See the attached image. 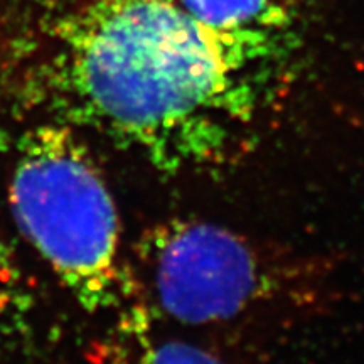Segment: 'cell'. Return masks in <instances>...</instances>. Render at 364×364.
Returning <instances> with one entry per match:
<instances>
[{"label": "cell", "instance_id": "obj_1", "mask_svg": "<svg viewBox=\"0 0 364 364\" xmlns=\"http://www.w3.org/2000/svg\"><path fill=\"white\" fill-rule=\"evenodd\" d=\"M44 86L71 120L167 174L226 157L257 95L172 0H90L54 27Z\"/></svg>", "mask_w": 364, "mask_h": 364}, {"label": "cell", "instance_id": "obj_2", "mask_svg": "<svg viewBox=\"0 0 364 364\" xmlns=\"http://www.w3.org/2000/svg\"><path fill=\"white\" fill-rule=\"evenodd\" d=\"M17 225L85 311L120 304V223L110 189L76 132L43 124L21 136L11 189Z\"/></svg>", "mask_w": 364, "mask_h": 364}, {"label": "cell", "instance_id": "obj_3", "mask_svg": "<svg viewBox=\"0 0 364 364\" xmlns=\"http://www.w3.org/2000/svg\"><path fill=\"white\" fill-rule=\"evenodd\" d=\"M159 306L184 324L233 318L275 292L270 263L243 236L196 220H169L144 241Z\"/></svg>", "mask_w": 364, "mask_h": 364}, {"label": "cell", "instance_id": "obj_4", "mask_svg": "<svg viewBox=\"0 0 364 364\" xmlns=\"http://www.w3.org/2000/svg\"><path fill=\"white\" fill-rule=\"evenodd\" d=\"M243 70L268 58L289 26L282 0H172Z\"/></svg>", "mask_w": 364, "mask_h": 364}, {"label": "cell", "instance_id": "obj_5", "mask_svg": "<svg viewBox=\"0 0 364 364\" xmlns=\"http://www.w3.org/2000/svg\"><path fill=\"white\" fill-rule=\"evenodd\" d=\"M24 282L9 250L0 243V329L27 311Z\"/></svg>", "mask_w": 364, "mask_h": 364}, {"label": "cell", "instance_id": "obj_6", "mask_svg": "<svg viewBox=\"0 0 364 364\" xmlns=\"http://www.w3.org/2000/svg\"><path fill=\"white\" fill-rule=\"evenodd\" d=\"M139 364H223L213 354L184 341L167 339L144 344Z\"/></svg>", "mask_w": 364, "mask_h": 364}]
</instances>
